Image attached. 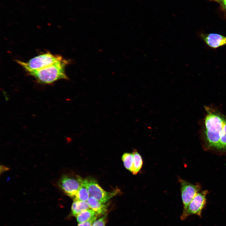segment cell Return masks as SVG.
Returning <instances> with one entry per match:
<instances>
[{
    "label": "cell",
    "instance_id": "cell-5",
    "mask_svg": "<svg viewBox=\"0 0 226 226\" xmlns=\"http://www.w3.org/2000/svg\"><path fill=\"white\" fill-rule=\"evenodd\" d=\"M83 179L78 176L65 175L60 179L58 185L65 193L73 198Z\"/></svg>",
    "mask_w": 226,
    "mask_h": 226
},
{
    "label": "cell",
    "instance_id": "cell-8",
    "mask_svg": "<svg viewBox=\"0 0 226 226\" xmlns=\"http://www.w3.org/2000/svg\"><path fill=\"white\" fill-rule=\"evenodd\" d=\"M202 40L209 47L216 49L226 45V36L217 33H201Z\"/></svg>",
    "mask_w": 226,
    "mask_h": 226
},
{
    "label": "cell",
    "instance_id": "cell-13",
    "mask_svg": "<svg viewBox=\"0 0 226 226\" xmlns=\"http://www.w3.org/2000/svg\"><path fill=\"white\" fill-rule=\"evenodd\" d=\"M97 215L93 210L90 208L81 212L76 217L77 222L80 223L88 221L97 216Z\"/></svg>",
    "mask_w": 226,
    "mask_h": 226
},
{
    "label": "cell",
    "instance_id": "cell-4",
    "mask_svg": "<svg viewBox=\"0 0 226 226\" xmlns=\"http://www.w3.org/2000/svg\"><path fill=\"white\" fill-rule=\"evenodd\" d=\"M207 190L198 193L187 207L183 212L180 217L181 220H183L192 215H196L200 217L202 212L206 204V196L208 193Z\"/></svg>",
    "mask_w": 226,
    "mask_h": 226
},
{
    "label": "cell",
    "instance_id": "cell-7",
    "mask_svg": "<svg viewBox=\"0 0 226 226\" xmlns=\"http://www.w3.org/2000/svg\"><path fill=\"white\" fill-rule=\"evenodd\" d=\"M86 179L90 196L94 197L102 203H105L117 193L116 191L112 192L105 191L95 180L93 179Z\"/></svg>",
    "mask_w": 226,
    "mask_h": 226
},
{
    "label": "cell",
    "instance_id": "cell-16",
    "mask_svg": "<svg viewBox=\"0 0 226 226\" xmlns=\"http://www.w3.org/2000/svg\"><path fill=\"white\" fill-rule=\"evenodd\" d=\"M97 216L91 219L80 223H79L77 226H92L94 222L96 220Z\"/></svg>",
    "mask_w": 226,
    "mask_h": 226
},
{
    "label": "cell",
    "instance_id": "cell-20",
    "mask_svg": "<svg viewBox=\"0 0 226 226\" xmlns=\"http://www.w3.org/2000/svg\"><path fill=\"white\" fill-rule=\"evenodd\" d=\"M216 0L217 2H218V1H222V0Z\"/></svg>",
    "mask_w": 226,
    "mask_h": 226
},
{
    "label": "cell",
    "instance_id": "cell-15",
    "mask_svg": "<svg viewBox=\"0 0 226 226\" xmlns=\"http://www.w3.org/2000/svg\"><path fill=\"white\" fill-rule=\"evenodd\" d=\"M105 216L97 220H96L92 226H105Z\"/></svg>",
    "mask_w": 226,
    "mask_h": 226
},
{
    "label": "cell",
    "instance_id": "cell-6",
    "mask_svg": "<svg viewBox=\"0 0 226 226\" xmlns=\"http://www.w3.org/2000/svg\"><path fill=\"white\" fill-rule=\"evenodd\" d=\"M179 181L181 186V199L184 206L183 210H184L196 194L201 191V186L199 184H193L181 179L179 180Z\"/></svg>",
    "mask_w": 226,
    "mask_h": 226
},
{
    "label": "cell",
    "instance_id": "cell-10",
    "mask_svg": "<svg viewBox=\"0 0 226 226\" xmlns=\"http://www.w3.org/2000/svg\"><path fill=\"white\" fill-rule=\"evenodd\" d=\"M89 196L87 186L86 179H83L81 186L73 198V200L87 201Z\"/></svg>",
    "mask_w": 226,
    "mask_h": 226
},
{
    "label": "cell",
    "instance_id": "cell-21",
    "mask_svg": "<svg viewBox=\"0 0 226 226\" xmlns=\"http://www.w3.org/2000/svg\"></svg>",
    "mask_w": 226,
    "mask_h": 226
},
{
    "label": "cell",
    "instance_id": "cell-19",
    "mask_svg": "<svg viewBox=\"0 0 226 226\" xmlns=\"http://www.w3.org/2000/svg\"><path fill=\"white\" fill-rule=\"evenodd\" d=\"M20 4H21L22 5V6H25V5H24V4H22V3H20Z\"/></svg>",
    "mask_w": 226,
    "mask_h": 226
},
{
    "label": "cell",
    "instance_id": "cell-14",
    "mask_svg": "<svg viewBox=\"0 0 226 226\" xmlns=\"http://www.w3.org/2000/svg\"><path fill=\"white\" fill-rule=\"evenodd\" d=\"M125 167L126 169L130 171L132 168L133 163V154L130 153H125L122 157Z\"/></svg>",
    "mask_w": 226,
    "mask_h": 226
},
{
    "label": "cell",
    "instance_id": "cell-3",
    "mask_svg": "<svg viewBox=\"0 0 226 226\" xmlns=\"http://www.w3.org/2000/svg\"><path fill=\"white\" fill-rule=\"evenodd\" d=\"M64 58L58 55H53L50 52L35 56L27 62L19 60L16 62L27 72L39 70L47 67L63 60Z\"/></svg>",
    "mask_w": 226,
    "mask_h": 226
},
{
    "label": "cell",
    "instance_id": "cell-9",
    "mask_svg": "<svg viewBox=\"0 0 226 226\" xmlns=\"http://www.w3.org/2000/svg\"><path fill=\"white\" fill-rule=\"evenodd\" d=\"M90 208L93 210L97 215L105 214L107 211V206L92 196H89L87 201Z\"/></svg>",
    "mask_w": 226,
    "mask_h": 226
},
{
    "label": "cell",
    "instance_id": "cell-11",
    "mask_svg": "<svg viewBox=\"0 0 226 226\" xmlns=\"http://www.w3.org/2000/svg\"><path fill=\"white\" fill-rule=\"evenodd\" d=\"M90 208L87 201L74 200L71 207L72 214L76 217L81 212Z\"/></svg>",
    "mask_w": 226,
    "mask_h": 226
},
{
    "label": "cell",
    "instance_id": "cell-1",
    "mask_svg": "<svg viewBox=\"0 0 226 226\" xmlns=\"http://www.w3.org/2000/svg\"><path fill=\"white\" fill-rule=\"evenodd\" d=\"M204 108L206 114L200 131L202 145L206 150L218 152L226 116L213 106H206Z\"/></svg>",
    "mask_w": 226,
    "mask_h": 226
},
{
    "label": "cell",
    "instance_id": "cell-17",
    "mask_svg": "<svg viewBox=\"0 0 226 226\" xmlns=\"http://www.w3.org/2000/svg\"><path fill=\"white\" fill-rule=\"evenodd\" d=\"M220 4L222 7L226 10V0L219 1L217 2Z\"/></svg>",
    "mask_w": 226,
    "mask_h": 226
},
{
    "label": "cell",
    "instance_id": "cell-2",
    "mask_svg": "<svg viewBox=\"0 0 226 226\" xmlns=\"http://www.w3.org/2000/svg\"><path fill=\"white\" fill-rule=\"evenodd\" d=\"M70 61L64 58L62 60L42 69L28 72L39 83L51 84L61 79H68L65 73L66 66Z\"/></svg>",
    "mask_w": 226,
    "mask_h": 226
},
{
    "label": "cell",
    "instance_id": "cell-18",
    "mask_svg": "<svg viewBox=\"0 0 226 226\" xmlns=\"http://www.w3.org/2000/svg\"><path fill=\"white\" fill-rule=\"evenodd\" d=\"M41 7L42 8H43V9H45L46 7V6L44 5L41 6Z\"/></svg>",
    "mask_w": 226,
    "mask_h": 226
},
{
    "label": "cell",
    "instance_id": "cell-12",
    "mask_svg": "<svg viewBox=\"0 0 226 226\" xmlns=\"http://www.w3.org/2000/svg\"><path fill=\"white\" fill-rule=\"evenodd\" d=\"M132 153L133 163L131 172L136 175L139 172L142 167L143 160L142 156L137 150H134Z\"/></svg>",
    "mask_w": 226,
    "mask_h": 226
}]
</instances>
